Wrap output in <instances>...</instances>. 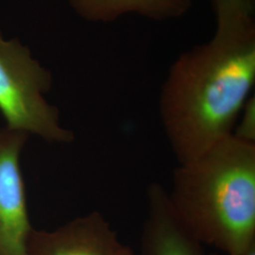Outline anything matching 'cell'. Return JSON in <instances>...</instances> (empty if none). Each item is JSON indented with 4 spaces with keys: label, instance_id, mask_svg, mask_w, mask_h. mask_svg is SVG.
Here are the masks:
<instances>
[{
    "label": "cell",
    "instance_id": "obj_4",
    "mask_svg": "<svg viewBox=\"0 0 255 255\" xmlns=\"http://www.w3.org/2000/svg\"><path fill=\"white\" fill-rule=\"evenodd\" d=\"M28 134L0 128V255H27L32 231L19 157Z\"/></svg>",
    "mask_w": 255,
    "mask_h": 255
},
{
    "label": "cell",
    "instance_id": "obj_11",
    "mask_svg": "<svg viewBox=\"0 0 255 255\" xmlns=\"http://www.w3.org/2000/svg\"><path fill=\"white\" fill-rule=\"evenodd\" d=\"M119 255H134V254H133V252L128 247L124 246Z\"/></svg>",
    "mask_w": 255,
    "mask_h": 255
},
{
    "label": "cell",
    "instance_id": "obj_9",
    "mask_svg": "<svg viewBox=\"0 0 255 255\" xmlns=\"http://www.w3.org/2000/svg\"><path fill=\"white\" fill-rule=\"evenodd\" d=\"M232 136L247 144L255 145V97L251 96L241 111Z\"/></svg>",
    "mask_w": 255,
    "mask_h": 255
},
{
    "label": "cell",
    "instance_id": "obj_8",
    "mask_svg": "<svg viewBox=\"0 0 255 255\" xmlns=\"http://www.w3.org/2000/svg\"><path fill=\"white\" fill-rule=\"evenodd\" d=\"M255 0H212L217 25L254 18Z\"/></svg>",
    "mask_w": 255,
    "mask_h": 255
},
{
    "label": "cell",
    "instance_id": "obj_10",
    "mask_svg": "<svg viewBox=\"0 0 255 255\" xmlns=\"http://www.w3.org/2000/svg\"><path fill=\"white\" fill-rule=\"evenodd\" d=\"M217 255V254H213V255ZM255 255V245H253V246L251 247L250 249H248L246 252H244L243 254H241V255Z\"/></svg>",
    "mask_w": 255,
    "mask_h": 255
},
{
    "label": "cell",
    "instance_id": "obj_6",
    "mask_svg": "<svg viewBox=\"0 0 255 255\" xmlns=\"http://www.w3.org/2000/svg\"><path fill=\"white\" fill-rule=\"evenodd\" d=\"M147 215L141 235L139 255H207L203 244L182 224L168 191L161 183L146 188Z\"/></svg>",
    "mask_w": 255,
    "mask_h": 255
},
{
    "label": "cell",
    "instance_id": "obj_1",
    "mask_svg": "<svg viewBox=\"0 0 255 255\" xmlns=\"http://www.w3.org/2000/svg\"><path fill=\"white\" fill-rule=\"evenodd\" d=\"M255 83V23L217 25L214 36L171 64L159 97L164 134L179 164L232 135Z\"/></svg>",
    "mask_w": 255,
    "mask_h": 255
},
{
    "label": "cell",
    "instance_id": "obj_2",
    "mask_svg": "<svg viewBox=\"0 0 255 255\" xmlns=\"http://www.w3.org/2000/svg\"><path fill=\"white\" fill-rule=\"evenodd\" d=\"M168 198L203 245L239 255L255 244V145L229 136L175 168Z\"/></svg>",
    "mask_w": 255,
    "mask_h": 255
},
{
    "label": "cell",
    "instance_id": "obj_7",
    "mask_svg": "<svg viewBox=\"0 0 255 255\" xmlns=\"http://www.w3.org/2000/svg\"><path fill=\"white\" fill-rule=\"evenodd\" d=\"M81 18L91 23H112L127 15L157 22L180 18L196 0H65Z\"/></svg>",
    "mask_w": 255,
    "mask_h": 255
},
{
    "label": "cell",
    "instance_id": "obj_5",
    "mask_svg": "<svg viewBox=\"0 0 255 255\" xmlns=\"http://www.w3.org/2000/svg\"><path fill=\"white\" fill-rule=\"evenodd\" d=\"M123 247L109 221L94 211L53 231L32 229L27 255H119Z\"/></svg>",
    "mask_w": 255,
    "mask_h": 255
},
{
    "label": "cell",
    "instance_id": "obj_3",
    "mask_svg": "<svg viewBox=\"0 0 255 255\" xmlns=\"http://www.w3.org/2000/svg\"><path fill=\"white\" fill-rule=\"evenodd\" d=\"M52 82L50 71L27 46L17 38L5 40L0 32V113L7 128L50 143H71L73 132L61 125L59 110L44 96Z\"/></svg>",
    "mask_w": 255,
    "mask_h": 255
}]
</instances>
